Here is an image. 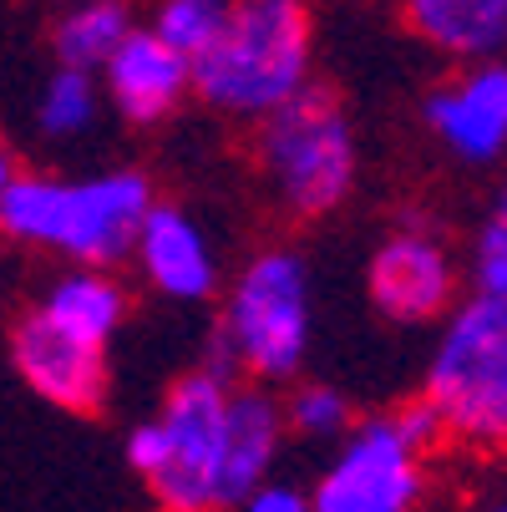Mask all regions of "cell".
I'll return each mask as SVG.
<instances>
[{
	"label": "cell",
	"mask_w": 507,
	"mask_h": 512,
	"mask_svg": "<svg viewBox=\"0 0 507 512\" xmlns=\"http://www.w3.org/2000/svg\"><path fill=\"white\" fill-rule=\"evenodd\" d=\"M310 71V16L300 0H239L224 16V31L198 61H188V82L203 102L269 117L305 87Z\"/></svg>",
	"instance_id": "cell-1"
},
{
	"label": "cell",
	"mask_w": 507,
	"mask_h": 512,
	"mask_svg": "<svg viewBox=\"0 0 507 512\" xmlns=\"http://www.w3.org/2000/svg\"><path fill=\"white\" fill-rule=\"evenodd\" d=\"M148 208L153 193L142 173H112L97 183L11 178L0 188V229L26 244H56L82 264H117L137 244Z\"/></svg>",
	"instance_id": "cell-2"
},
{
	"label": "cell",
	"mask_w": 507,
	"mask_h": 512,
	"mask_svg": "<svg viewBox=\"0 0 507 512\" xmlns=\"http://www.w3.org/2000/svg\"><path fill=\"white\" fill-rule=\"evenodd\" d=\"M259 148L279 198L305 218L345 203L355 183V137L325 87H300L284 107H274Z\"/></svg>",
	"instance_id": "cell-3"
},
{
	"label": "cell",
	"mask_w": 507,
	"mask_h": 512,
	"mask_svg": "<svg viewBox=\"0 0 507 512\" xmlns=\"http://www.w3.org/2000/svg\"><path fill=\"white\" fill-rule=\"evenodd\" d=\"M426 401L447 431L472 442H502L507 431V300H472L452 315L442 350L431 360Z\"/></svg>",
	"instance_id": "cell-4"
},
{
	"label": "cell",
	"mask_w": 507,
	"mask_h": 512,
	"mask_svg": "<svg viewBox=\"0 0 507 512\" xmlns=\"http://www.w3.org/2000/svg\"><path fill=\"white\" fill-rule=\"evenodd\" d=\"M310 340V305H305V264L295 254H264L244 269L229 315L224 345L259 376H295Z\"/></svg>",
	"instance_id": "cell-5"
},
{
	"label": "cell",
	"mask_w": 507,
	"mask_h": 512,
	"mask_svg": "<svg viewBox=\"0 0 507 512\" xmlns=\"http://www.w3.org/2000/svg\"><path fill=\"white\" fill-rule=\"evenodd\" d=\"M224 406L229 386L193 371L168 391L163 406V436H168V462L148 477L163 507L173 512H208L213 507V477H219V447H224Z\"/></svg>",
	"instance_id": "cell-6"
},
{
	"label": "cell",
	"mask_w": 507,
	"mask_h": 512,
	"mask_svg": "<svg viewBox=\"0 0 507 512\" xmlns=\"http://www.w3.org/2000/svg\"><path fill=\"white\" fill-rule=\"evenodd\" d=\"M416 492V457L391 431V416H376L350 436L340 462L325 472L320 492L310 497V512H411Z\"/></svg>",
	"instance_id": "cell-7"
},
{
	"label": "cell",
	"mask_w": 507,
	"mask_h": 512,
	"mask_svg": "<svg viewBox=\"0 0 507 512\" xmlns=\"http://www.w3.org/2000/svg\"><path fill=\"white\" fill-rule=\"evenodd\" d=\"M11 350H16V371L26 376L31 391H41L46 401H56L61 411H77V416L102 411V401H107V360H102V350L71 340L41 310L16 320Z\"/></svg>",
	"instance_id": "cell-8"
},
{
	"label": "cell",
	"mask_w": 507,
	"mask_h": 512,
	"mask_svg": "<svg viewBox=\"0 0 507 512\" xmlns=\"http://www.w3.org/2000/svg\"><path fill=\"white\" fill-rule=\"evenodd\" d=\"M371 300L391 320H406V325L442 315L452 300V264H447L442 244L426 234L386 239L371 264Z\"/></svg>",
	"instance_id": "cell-9"
},
{
	"label": "cell",
	"mask_w": 507,
	"mask_h": 512,
	"mask_svg": "<svg viewBox=\"0 0 507 512\" xmlns=\"http://www.w3.org/2000/svg\"><path fill=\"white\" fill-rule=\"evenodd\" d=\"M426 117L452 153H462L467 163H492L507 137V71L497 61L477 66L467 82L431 97Z\"/></svg>",
	"instance_id": "cell-10"
},
{
	"label": "cell",
	"mask_w": 507,
	"mask_h": 512,
	"mask_svg": "<svg viewBox=\"0 0 507 512\" xmlns=\"http://www.w3.org/2000/svg\"><path fill=\"white\" fill-rule=\"evenodd\" d=\"M279 452V406L264 391H239L224 406V447H219V477H213V507L249 502L254 487H264V472Z\"/></svg>",
	"instance_id": "cell-11"
},
{
	"label": "cell",
	"mask_w": 507,
	"mask_h": 512,
	"mask_svg": "<svg viewBox=\"0 0 507 512\" xmlns=\"http://www.w3.org/2000/svg\"><path fill=\"white\" fill-rule=\"evenodd\" d=\"M107 87L132 122H158L188 87V61L173 56L153 31H127L107 56Z\"/></svg>",
	"instance_id": "cell-12"
},
{
	"label": "cell",
	"mask_w": 507,
	"mask_h": 512,
	"mask_svg": "<svg viewBox=\"0 0 507 512\" xmlns=\"http://www.w3.org/2000/svg\"><path fill=\"white\" fill-rule=\"evenodd\" d=\"M137 249H142V269L148 279L173 300H203L213 295V254L203 244V234L173 203H153L142 213L137 229Z\"/></svg>",
	"instance_id": "cell-13"
},
{
	"label": "cell",
	"mask_w": 507,
	"mask_h": 512,
	"mask_svg": "<svg viewBox=\"0 0 507 512\" xmlns=\"http://www.w3.org/2000/svg\"><path fill=\"white\" fill-rule=\"evenodd\" d=\"M411 26L442 51L492 56L507 41V0H406Z\"/></svg>",
	"instance_id": "cell-14"
},
{
	"label": "cell",
	"mask_w": 507,
	"mask_h": 512,
	"mask_svg": "<svg viewBox=\"0 0 507 512\" xmlns=\"http://www.w3.org/2000/svg\"><path fill=\"white\" fill-rule=\"evenodd\" d=\"M56 330H66L71 340H82L92 350L107 345V335L117 330L122 320V289L102 274H71L51 289V300L41 310Z\"/></svg>",
	"instance_id": "cell-15"
},
{
	"label": "cell",
	"mask_w": 507,
	"mask_h": 512,
	"mask_svg": "<svg viewBox=\"0 0 507 512\" xmlns=\"http://www.w3.org/2000/svg\"><path fill=\"white\" fill-rule=\"evenodd\" d=\"M127 36V11L117 6V0H92L87 11L66 16L61 31H56V51L66 61V71H87L92 66H107V56L122 46Z\"/></svg>",
	"instance_id": "cell-16"
},
{
	"label": "cell",
	"mask_w": 507,
	"mask_h": 512,
	"mask_svg": "<svg viewBox=\"0 0 507 512\" xmlns=\"http://www.w3.org/2000/svg\"><path fill=\"white\" fill-rule=\"evenodd\" d=\"M224 16H229L224 0H168V6L158 11L153 36H158V41H163L173 56L198 61V56H203L213 41H219Z\"/></svg>",
	"instance_id": "cell-17"
},
{
	"label": "cell",
	"mask_w": 507,
	"mask_h": 512,
	"mask_svg": "<svg viewBox=\"0 0 507 512\" xmlns=\"http://www.w3.org/2000/svg\"><path fill=\"white\" fill-rule=\"evenodd\" d=\"M92 122V82L82 71H61V77L46 87V102H41V127L51 137H66V132H82Z\"/></svg>",
	"instance_id": "cell-18"
},
{
	"label": "cell",
	"mask_w": 507,
	"mask_h": 512,
	"mask_svg": "<svg viewBox=\"0 0 507 512\" xmlns=\"http://www.w3.org/2000/svg\"><path fill=\"white\" fill-rule=\"evenodd\" d=\"M472 274H477L482 300H507V218H502V208L487 218V229L477 239Z\"/></svg>",
	"instance_id": "cell-19"
},
{
	"label": "cell",
	"mask_w": 507,
	"mask_h": 512,
	"mask_svg": "<svg viewBox=\"0 0 507 512\" xmlns=\"http://www.w3.org/2000/svg\"><path fill=\"white\" fill-rule=\"evenodd\" d=\"M345 416H350V406L330 386H300L295 401H289V421L300 431H335V426H345Z\"/></svg>",
	"instance_id": "cell-20"
},
{
	"label": "cell",
	"mask_w": 507,
	"mask_h": 512,
	"mask_svg": "<svg viewBox=\"0 0 507 512\" xmlns=\"http://www.w3.org/2000/svg\"><path fill=\"white\" fill-rule=\"evenodd\" d=\"M391 431L401 436V447H406L411 457H421V452H431V447L447 436V421H442L437 406L421 396V401H411V406H401V411L391 416Z\"/></svg>",
	"instance_id": "cell-21"
},
{
	"label": "cell",
	"mask_w": 507,
	"mask_h": 512,
	"mask_svg": "<svg viewBox=\"0 0 507 512\" xmlns=\"http://www.w3.org/2000/svg\"><path fill=\"white\" fill-rule=\"evenodd\" d=\"M127 462H132L142 477H153V472L168 462V436H163L158 421H153V426H137V431L127 436Z\"/></svg>",
	"instance_id": "cell-22"
},
{
	"label": "cell",
	"mask_w": 507,
	"mask_h": 512,
	"mask_svg": "<svg viewBox=\"0 0 507 512\" xmlns=\"http://www.w3.org/2000/svg\"><path fill=\"white\" fill-rule=\"evenodd\" d=\"M244 512H310V497L295 492V487H274V482H264V487L249 492Z\"/></svg>",
	"instance_id": "cell-23"
},
{
	"label": "cell",
	"mask_w": 507,
	"mask_h": 512,
	"mask_svg": "<svg viewBox=\"0 0 507 512\" xmlns=\"http://www.w3.org/2000/svg\"><path fill=\"white\" fill-rule=\"evenodd\" d=\"M16 173H11V158H6V148H0V188H6Z\"/></svg>",
	"instance_id": "cell-24"
},
{
	"label": "cell",
	"mask_w": 507,
	"mask_h": 512,
	"mask_svg": "<svg viewBox=\"0 0 507 512\" xmlns=\"http://www.w3.org/2000/svg\"><path fill=\"white\" fill-rule=\"evenodd\" d=\"M492 512H502V507H492Z\"/></svg>",
	"instance_id": "cell-25"
}]
</instances>
